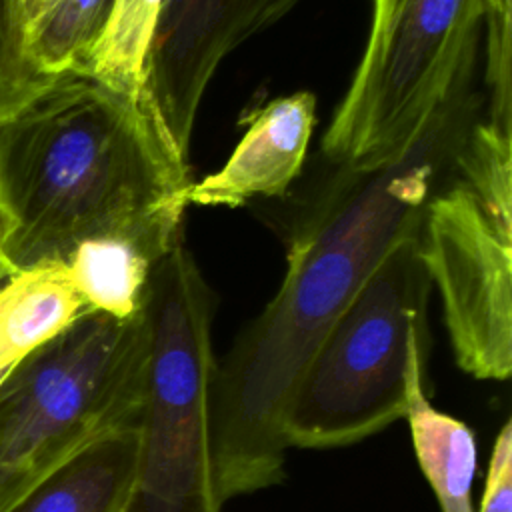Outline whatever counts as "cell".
I'll return each instance as SVG.
<instances>
[{"label": "cell", "instance_id": "2e32d148", "mask_svg": "<svg viewBox=\"0 0 512 512\" xmlns=\"http://www.w3.org/2000/svg\"><path fill=\"white\" fill-rule=\"evenodd\" d=\"M52 76L34 62L14 0H0V124L20 112Z\"/></svg>", "mask_w": 512, "mask_h": 512}, {"label": "cell", "instance_id": "4fadbf2b", "mask_svg": "<svg viewBox=\"0 0 512 512\" xmlns=\"http://www.w3.org/2000/svg\"><path fill=\"white\" fill-rule=\"evenodd\" d=\"M426 372L410 382L406 420L414 454L442 512H474L472 480L476 472V438L472 428L438 410L424 388Z\"/></svg>", "mask_w": 512, "mask_h": 512}, {"label": "cell", "instance_id": "7c38bea8", "mask_svg": "<svg viewBox=\"0 0 512 512\" xmlns=\"http://www.w3.org/2000/svg\"><path fill=\"white\" fill-rule=\"evenodd\" d=\"M84 312L66 262L16 270L0 286V366H16Z\"/></svg>", "mask_w": 512, "mask_h": 512}, {"label": "cell", "instance_id": "5b68a950", "mask_svg": "<svg viewBox=\"0 0 512 512\" xmlns=\"http://www.w3.org/2000/svg\"><path fill=\"white\" fill-rule=\"evenodd\" d=\"M142 310L148 364L122 512H222L210 442L216 296L182 234L154 262Z\"/></svg>", "mask_w": 512, "mask_h": 512}, {"label": "cell", "instance_id": "e0dca14e", "mask_svg": "<svg viewBox=\"0 0 512 512\" xmlns=\"http://www.w3.org/2000/svg\"><path fill=\"white\" fill-rule=\"evenodd\" d=\"M480 512H512V422L506 420L496 434Z\"/></svg>", "mask_w": 512, "mask_h": 512}, {"label": "cell", "instance_id": "30bf717a", "mask_svg": "<svg viewBox=\"0 0 512 512\" xmlns=\"http://www.w3.org/2000/svg\"><path fill=\"white\" fill-rule=\"evenodd\" d=\"M136 420L74 452L6 512H122L136 476Z\"/></svg>", "mask_w": 512, "mask_h": 512}, {"label": "cell", "instance_id": "d6986e66", "mask_svg": "<svg viewBox=\"0 0 512 512\" xmlns=\"http://www.w3.org/2000/svg\"><path fill=\"white\" fill-rule=\"evenodd\" d=\"M14 2H16L18 16L26 28V36H28L30 28L44 16V12L52 6L54 0H14Z\"/></svg>", "mask_w": 512, "mask_h": 512}, {"label": "cell", "instance_id": "5bb4252c", "mask_svg": "<svg viewBox=\"0 0 512 512\" xmlns=\"http://www.w3.org/2000/svg\"><path fill=\"white\" fill-rule=\"evenodd\" d=\"M158 12L160 0H112L82 72L144 104L146 64Z\"/></svg>", "mask_w": 512, "mask_h": 512}, {"label": "cell", "instance_id": "9c48e42d", "mask_svg": "<svg viewBox=\"0 0 512 512\" xmlns=\"http://www.w3.org/2000/svg\"><path fill=\"white\" fill-rule=\"evenodd\" d=\"M246 126L228 160L184 192L188 206L240 208L264 196H282L300 174L316 128V96L294 92L242 118Z\"/></svg>", "mask_w": 512, "mask_h": 512}, {"label": "cell", "instance_id": "6da1fadb", "mask_svg": "<svg viewBox=\"0 0 512 512\" xmlns=\"http://www.w3.org/2000/svg\"><path fill=\"white\" fill-rule=\"evenodd\" d=\"M436 146L364 176L290 242L286 272L262 314L216 362L210 442L220 500L284 478L282 422L310 360L392 244L420 226L432 196Z\"/></svg>", "mask_w": 512, "mask_h": 512}, {"label": "cell", "instance_id": "52a82bcc", "mask_svg": "<svg viewBox=\"0 0 512 512\" xmlns=\"http://www.w3.org/2000/svg\"><path fill=\"white\" fill-rule=\"evenodd\" d=\"M418 254L442 304L452 354L478 380L512 372V210L464 180L428 198Z\"/></svg>", "mask_w": 512, "mask_h": 512}, {"label": "cell", "instance_id": "ffe728a7", "mask_svg": "<svg viewBox=\"0 0 512 512\" xmlns=\"http://www.w3.org/2000/svg\"><path fill=\"white\" fill-rule=\"evenodd\" d=\"M12 368H14V366H0V386H2V382L8 378V374H10Z\"/></svg>", "mask_w": 512, "mask_h": 512}, {"label": "cell", "instance_id": "8992f818", "mask_svg": "<svg viewBox=\"0 0 512 512\" xmlns=\"http://www.w3.org/2000/svg\"><path fill=\"white\" fill-rule=\"evenodd\" d=\"M148 364L144 310H86L0 386V512L96 438L138 418Z\"/></svg>", "mask_w": 512, "mask_h": 512}, {"label": "cell", "instance_id": "277c9868", "mask_svg": "<svg viewBox=\"0 0 512 512\" xmlns=\"http://www.w3.org/2000/svg\"><path fill=\"white\" fill-rule=\"evenodd\" d=\"M418 232L392 244L310 360L284 414L286 448H342L406 418L412 376L426 372L430 352Z\"/></svg>", "mask_w": 512, "mask_h": 512}, {"label": "cell", "instance_id": "7a4b0ae2", "mask_svg": "<svg viewBox=\"0 0 512 512\" xmlns=\"http://www.w3.org/2000/svg\"><path fill=\"white\" fill-rule=\"evenodd\" d=\"M192 182L142 102L62 72L0 124V202L16 270L92 238L178 230Z\"/></svg>", "mask_w": 512, "mask_h": 512}, {"label": "cell", "instance_id": "ba28073f", "mask_svg": "<svg viewBox=\"0 0 512 512\" xmlns=\"http://www.w3.org/2000/svg\"><path fill=\"white\" fill-rule=\"evenodd\" d=\"M300 0L162 2L146 64L144 106L172 150L188 162L204 94L220 64Z\"/></svg>", "mask_w": 512, "mask_h": 512}, {"label": "cell", "instance_id": "8fae6325", "mask_svg": "<svg viewBox=\"0 0 512 512\" xmlns=\"http://www.w3.org/2000/svg\"><path fill=\"white\" fill-rule=\"evenodd\" d=\"M180 234L182 228L80 242L66 258V266L86 310L120 320L136 316L154 262Z\"/></svg>", "mask_w": 512, "mask_h": 512}, {"label": "cell", "instance_id": "3957f363", "mask_svg": "<svg viewBox=\"0 0 512 512\" xmlns=\"http://www.w3.org/2000/svg\"><path fill=\"white\" fill-rule=\"evenodd\" d=\"M488 0H372L370 30L322 150L372 176L436 146L466 92Z\"/></svg>", "mask_w": 512, "mask_h": 512}, {"label": "cell", "instance_id": "9a60e30c", "mask_svg": "<svg viewBox=\"0 0 512 512\" xmlns=\"http://www.w3.org/2000/svg\"><path fill=\"white\" fill-rule=\"evenodd\" d=\"M112 0H54L28 32V48L48 76L82 70Z\"/></svg>", "mask_w": 512, "mask_h": 512}, {"label": "cell", "instance_id": "ac0fdd59", "mask_svg": "<svg viewBox=\"0 0 512 512\" xmlns=\"http://www.w3.org/2000/svg\"><path fill=\"white\" fill-rule=\"evenodd\" d=\"M12 234V218L4 204L0 202V286L16 272L8 258V240Z\"/></svg>", "mask_w": 512, "mask_h": 512}]
</instances>
